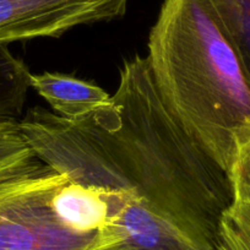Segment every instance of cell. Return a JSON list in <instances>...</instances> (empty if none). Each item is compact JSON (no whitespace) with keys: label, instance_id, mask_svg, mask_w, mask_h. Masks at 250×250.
Wrapping results in <instances>:
<instances>
[{"label":"cell","instance_id":"3957f363","mask_svg":"<svg viewBox=\"0 0 250 250\" xmlns=\"http://www.w3.org/2000/svg\"><path fill=\"white\" fill-rule=\"evenodd\" d=\"M69 179L43 162L0 180V250H107L117 244L113 230L81 234L59 220L52 199Z\"/></svg>","mask_w":250,"mask_h":250},{"label":"cell","instance_id":"9c48e42d","mask_svg":"<svg viewBox=\"0 0 250 250\" xmlns=\"http://www.w3.org/2000/svg\"><path fill=\"white\" fill-rule=\"evenodd\" d=\"M234 42L250 78V0H208Z\"/></svg>","mask_w":250,"mask_h":250},{"label":"cell","instance_id":"8992f818","mask_svg":"<svg viewBox=\"0 0 250 250\" xmlns=\"http://www.w3.org/2000/svg\"><path fill=\"white\" fill-rule=\"evenodd\" d=\"M30 83L31 88L50 105L52 112L69 120L88 117L112 98L100 86L65 74H31Z\"/></svg>","mask_w":250,"mask_h":250},{"label":"cell","instance_id":"ba28073f","mask_svg":"<svg viewBox=\"0 0 250 250\" xmlns=\"http://www.w3.org/2000/svg\"><path fill=\"white\" fill-rule=\"evenodd\" d=\"M42 165L23 136L20 120H0V180L26 174Z\"/></svg>","mask_w":250,"mask_h":250},{"label":"cell","instance_id":"7a4b0ae2","mask_svg":"<svg viewBox=\"0 0 250 250\" xmlns=\"http://www.w3.org/2000/svg\"><path fill=\"white\" fill-rule=\"evenodd\" d=\"M146 60L173 118L227 173L250 135V78L208 0H165Z\"/></svg>","mask_w":250,"mask_h":250},{"label":"cell","instance_id":"6da1fadb","mask_svg":"<svg viewBox=\"0 0 250 250\" xmlns=\"http://www.w3.org/2000/svg\"><path fill=\"white\" fill-rule=\"evenodd\" d=\"M20 126L42 162L107 190L118 239L107 250H218L229 179L167 109L146 57L123 62L114 95L88 117L33 107Z\"/></svg>","mask_w":250,"mask_h":250},{"label":"cell","instance_id":"30bf717a","mask_svg":"<svg viewBox=\"0 0 250 250\" xmlns=\"http://www.w3.org/2000/svg\"><path fill=\"white\" fill-rule=\"evenodd\" d=\"M218 250H250V206L235 203L221 220Z\"/></svg>","mask_w":250,"mask_h":250},{"label":"cell","instance_id":"8fae6325","mask_svg":"<svg viewBox=\"0 0 250 250\" xmlns=\"http://www.w3.org/2000/svg\"><path fill=\"white\" fill-rule=\"evenodd\" d=\"M227 175L233 201L250 206V135L237 144Z\"/></svg>","mask_w":250,"mask_h":250},{"label":"cell","instance_id":"5b68a950","mask_svg":"<svg viewBox=\"0 0 250 250\" xmlns=\"http://www.w3.org/2000/svg\"><path fill=\"white\" fill-rule=\"evenodd\" d=\"M52 205L59 220L81 234H96L114 227L107 191L98 185L70 178L55 191Z\"/></svg>","mask_w":250,"mask_h":250},{"label":"cell","instance_id":"52a82bcc","mask_svg":"<svg viewBox=\"0 0 250 250\" xmlns=\"http://www.w3.org/2000/svg\"><path fill=\"white\" fill-rule=\"evenodd\" d=\"M31 71L25 62L0 45V120H20L31 88Z\"/></svg>","mask_w":250,"mask_h":250},{"label":"cell","instance_id":"277c9868","mask_svg":"<svg viewBox=\"0 0 250 250\" xmlns=\"http://www.w3.org/2000/svg\"><path fill=\"white\" fill-rule=\"evenodd\" d=\"M128 5L129 0H0V45L117 20Z\"/></svg>","mask_w":250,"mask_h":250}]
</instances>
